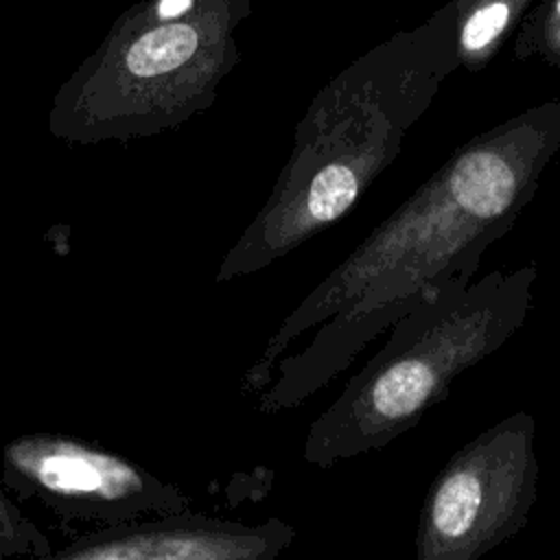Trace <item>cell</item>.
<instances>
[{"label": "cell", "mask_w": 560, "mask_h": 560, "mask_svg": "<svg viewBox=\"0 0 560 560\" xmlns=\"http://www.w3.org/2000/svg\"><path fill=\"white\" fill-rule=\"evenodd\" d=\"M534 435V416L516 411L448 457L420 510L418 560H479L527 525L540 477Z\"/></svg>", "instance_id": "obj_5"}, {"label": "cell", "mask_w": 560, "mask_h": 560, "mask_svg": "<svg viewBox=\"0 0 560 560\" xmlns=\"http://www.w3.org/2000/svg\"><path fill=\"white\" fill-rule=\"evenodd\" d=\"M52 545L46 534L31 523L20 508L0 488V560L7 558H37L48 560Z\"/></svg>", "instance_id": "obj_10"}, {"label": "cell", "mask_w": 560, "mask_h": 560, "mask_svg": "<svg viewBox=\"0 0 560 560\" xmlns=\"http://www.w3.org/2000/svg\"><path fill=\"white\" fill-rule=\"evenodd\" d=\"M514 57H540L547 66L560 68V0H542L527 11L516 31Z\"/></svg>", "instance_id": "obj_9"}, {"label": "cell", "mask_w": 560, "mask_h": 560, "mask_svg": "<svg viewBox=\"0 0 560 560\" xmlns=\"http://www.w3.org/2000/svg\"><path fill=\"white\" fill-rule=\"evenodd\" d=\"M2 486L61 523L92 529L190 510V497L133 459L66 433H26L2 446Z\"/></svg>", "instance_id": "obj_6"}, {"label": "cell", "mask_w": 560, "mask_h": 560, "mask_svg": "<svg viewBox=\"0 0 560 560\" xmlns=\"http://www.w3.org/2000/svg\"><path fill=\"white\" fill-rule=\"evenodd\" d=\"M560 151V101L472 136L385 217L271 332L241 381L260 413L302 405L370 341L483 254L536 197Z\"/></svg>", "instance_id": "obj_1"}, {"label": "cell", "mask_w": 560, "mask_h": 560, "mask_svg": "<svg viewBox=\"0 0 560 560\" xmlns=\"http://www.w3.org/2000/svg\"><path fill=\"white\" fill-rule=\"evenodd\" d=\"M252 0H138L59 85L48 131L63 142H127L206 112L238 66Z\"/></svg>", "instance_id": "obj_3"}, {"label": "cell", "mask_w": 560, "mask_h": 560, "mask_svg": "<svg viewBox=\"0 0 560 560\" xmlns=\"http://www.w3.org/2000/svg\"><path fill=\"white\" fill-rule=\"evenodd\" d=\"M293 538L295 527L280 518L249 525L184 510L88 529L48 560H271Z\"/></svg>", "instance_id": "obj_7"}, {"label": "cell", "mask_w": 560, "mask_h": 560, "mask_svg": "<svg viewBox=\"0 0 560 560\" xmlns=\"http://www.w3.org/2000/svg\"><path fill=\"white\" fill-rule=\"evenodd\" d=\"M534 0H453L459 66L483 70L518 31Z\"/></svg>", "instance_id": "obj_8"}, {"label": "cell", "mask_w": 560, "mask_h": 560, "mask_svg": "<svg viewBox=\"0 0 560 560\" xmlns=\"http://www.w3.org/2000/svg\"><path fill=\"white\" fill-rule=\"evenodd\" d=\"M459 68L453 0L376 44L311 101L267 201L214 280L256 273L346 217L398 158L409 129Z\"/></svg>", "instance_id": "obj_2"}, {"label": "cell", "mask_w": 560, "mask_h": 560, "mask_svg": "<svg viewBox=\"0 0 560 560\" xmlns=\"http://www.w3.org/2000/svg\"><path fill=\"white\" fill-rule=\"evenodd\" d=\"M536 265L457 276L389 326L381 350L306 431L304 462L330 468L378 451L440 405L455 378L494 354L529 317Z\"/></svg>", "instance_id": "obj_4"}]
</instances>
